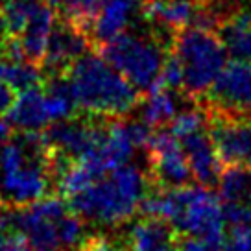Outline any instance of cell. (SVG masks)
Segmentation results:
<instances>
[{
	"label": "cell",
	"mask_w": 251,
	"mask_h": 251,
	"mask_svg": "<svg viewBox=\"0 0 251 251\" xmlns=\"http://www.w3.org/2000/svg\"><path fill=\"white\" fill-rule=\"evenodd\" d=\"M142 216H155L172 224L177 233L194 236L220 251L226 235L224 201L205 185L159 188L142 200Z\"/></svg>",
	"instance_id": "obj_1"
},
{
	"label": "cell",
	"mask_w": 251,
	"mask_h": 251,
	"mask_svg": "<svg viewBox=\"0 0 251 251\" xmlns=\"http://www.w3.org/2000/svg\"><path fill=\"white\" fill-rule=\"evenodd\" d=\"M54 183V150L43 131H19L0 150V198L23 207L48 196Z\"/></svg>",
	"instance_id": "obj_2"
},
{
	"label": "cell",
	"mask_w": 251,
	"mask_h": 251,
	"mask_svg": "<svg viewBox=\"0 0 251 251\" xmlns=\"http://www.w3.org/2000/svg\"><path fill=\"white\" fill-rule=\"evenodd\" d=\"M146 194L148 176L139 166L127 163L98 176L65 201L89 224L115 227L133 218Z\"/></svg>",
	"instance_id": "obj_3"
},
{
	"label": "cell",
	"mask_w": 251,
	"mask_h": 251,
	"mask_svg": "<svg viewBox=\"0 0 251 251\" xmlns=\"http://www.w3.org/2000/svg\"><path fill=\"white\" fill-rule=\"evenodd\" d=\"M61 76L69 81L78 109L87 115L122 118L141 103V91L100 54L85 52Z\"/></svg>",
	"instance_id": "obj_4"
},
{
	"label": "cell",
	"mask_w": 251,
	"mask_h": 251,
	"mask_svg": "<svg viewBox=\"0 0 251 251\" xmlns=\"http://www.w3.org/2000/svg\"><path fill=\"white\" fill-rule=\"evenodd\" d=\"M0 227L23 233L31 251H69L87 238L83 220L57 196H45L23 207H2Z\"/></svg>",
	"instance_id": "obj_5"
},
{
	"label": "cell",
	"mask_w": 251,
	"mask_h": 251,
	"mask_svg": "<svg viewBox=\"0 0 251 251\" xmlns=\"http://www.w3.org/2000/svg\"><path fill=\"white\" fill-rule=\"evenodd\" d=\"M170 52L183 67V91L198 102L209 93L227 63V48L218 33L198 26L177 31Z\"/></svg>",
	"instance_id": "obj_6"
},
{
	"label": "cell",
	"mask_w": 251,
	"mask_h": 251,
	"mask_svg": "<svg viewBox=\"0 0 251 251\" xmlns=\"http://www.w3.org/2000/svg\"><path fill=\"white\" fill-rule=\"evenodd\" d=\"M98 52L139 91L155 85L168 55L163 37L129 31L98 47Z\"/></svg>",
	"instance_id": "obj_7"
},
{
	"label": "cell",
	"mask_w": 251,
	"mask_h": 251,
	"mask_svg": "<svg viewBox=\"0 0 251 251\" xmlns=\"http://www.w3.org/2000/svg\"><path fill=\"white\" fill-rule=\"evenodd\" d=\"M201 100L211 113H251V63L236 57L226 63Z\"/></svg>",
	"instance_id": "obj_8"
},
{
	"label": "cell",
	"mask_w": 251,
	"mask_h": 251,
	"mask_svg": "<svg viewBox=\"0 0 251 251\" xmlns=\"http://www.w3.org/2000/svg\"><path fill=\"white\" fill-rule=\"evenodd\" d=\"M150 177L159 188H176L190 183L192 172L188 166L181 141L166 129L151 133L146 146Z\"/></svg>",
	"instance_id": "obj_9"
},
{
	"label": "cell",
	"mask_w": 251,
	"mask_h": 251,
	"mask_svg": "<svg viewBox=\"0 0 251 251\" xmlns=\"http://www.w3.org/2000/svg\"><path fill=\"white\" fill-rule=\"evenodd\" d=\"M91 45L93 43L85 30L63 19L61 23H55L50 33L41 69L50 72V76H61L79 55L85 54Z\"/></svg>",
	"instance_id": "obj_10"
},
{
	"label": "cell",
	"mask_w": 251,
	"mask_h": 251,
	"mask_svg": "<svg viewBox=\"0 0 251 251\" xmlns=\"http://www.w3.org/2000/svg\"><path fill=\"white\" fill-rule=\"evenodd\" d=\"M144 0H102L87 28L94 47H102L111 39L122 35L142 17Z\"/></svg>",
	"instance_id": "obj_11"
},
{
	"label": "cell",
	"mask_w": 251,
	"mask_h": 251,
	"mask_svg": "<svg viewBox=\"0 0 251 251\" xmlns=\"http://www.w3.org/2000/svg\"><path fill=\"white\" fill-rule=\"evenodd\" d=\"M181 146L185 150L192 179H196L200 185H205V187L216 185L220 174L224 170V163L220 161L211 133L205 129V131L190 135L181 141Z\"/></svg>",
	"instance_id": "obj_12"
},
{
	"label": "cell",
	"mask_w": 251,
	"mask_h": 251,
	"mask_svg": "<svg viewBox=\"0 0 251 251\" xmlns=\"http://www.w3.org/2000/svg\"><path fill=\"white\" fill-rule=\"evenodd\" d=\"M201 0H144L142 17L170 33L194 26Z\"/></svg>",
	"instance_id": "obj_13"
},
{
	"label": "cell",
	"mask_w": 251,
	"mask_h": 251,
	"mask_svg": "<svg viewBox=\"0 0 251 251\" xmlns=\"http://www.w3.org/2000/svg\"><path fill=\"white\" fill-rule=\"evenodd\" d=\"M177 231L172 224L155 216H142L127 235V251H179Z\"/></svg>",
	"instance_id": "obj_14"
},
{
	"label": "cell",
	"mask_w": 251,
	"mask_h": 251,
	"mask_svg": "<svg viewBox=\"0 0 251 251\" xmlns=\"http://www.w3.org/2000/svg\"><path fill=\"white\" fill-rule=\"evenodd\" d=\"M218 35L227 48V54L236 59L251 61V11L240 9L227 15L218 26Z\"/></svg>",
	"instance_id": "obj_15"
},
{
	"label": "cell",
	"mask_w": 251,
	"mask_h": 251,
	"mask_svg": "<svg viewBox=\"0 0 251 251\" xmlns=\"http://www.w3.org/2000/svg\"><path fill=\"white\" fill-rule=\"evenodd\" d=\"M146 98L141 103V120L150 127H161L170 124V120L177 113V102L174 91L163 85H153L146 91Z\"/></svg>",
	"instance_id": "obj_16"
},
{
	"label": "cell",
	"mask_w": 251,
	"mask_h": 251,
	"mask_svg": "<svg viewBox=\"0 0 251 251\" xmlns=\"http://www.w3.org/2000/svg\"><path fill=\"white\" fill-rule=\"evenodd\" d=\"M216 185L224 203H251V168L226 166Z\"/></svg>",
	"instance_id": "obj_17"
},
{
	"label": "cell",
	"mask_w": 251,
	"mask_h": 251,
	"mask_svg": "<svg viewBox=\"0 0 251 251\" xmlns=\"http://www.w3.org/2000/svg\"><path fill=\"white\" fill-rule=\"evenodd\" d=\"M209 111L205 107H190V109H183L179 113H176V117L170 120V133L176 137V139H187L190 135L200 133V131H205L207 126H209Z\"/></svg>",
	"instance_id": "obj_18"
},
{
	"label": "cell",
	"mask_w": 251,
	"mask_h": 251,
	"mask_svg": "<svg viewBox=\"0 0 251 251\" xmlns=\"http://www.w3.org/2000/svg\"><path fill=\"white\" fill-rule=\"evenodd\" d=\"M50 4L61 11V17L65 21L76 24L87 31L102 0H50Z\"/></svg>",
	"instance_id": "obj_19"
},
{
	"label": "cell",
	"mask_w": 251,
	"mask_h": 251,
	"mask_svg": "<svg viewBox=\"0 0 251 251\" xmlns=\"http://www.w3.org/2000/svg\"><path fill=\"white\" fill-rule=\"evenodd\" d=\"M220 251H251V220L226 224Z\"/></svg>",
	"instance_id": "obj_20"
},
{
	"label": "cell",
	"mask_w": 251,
	"mask_h": 251,
	"mask_svg": "<svg viewBox=\"0 0 251 251\" xmlns=\"http://www.w3.org/2000/svg\"><path fill=\"white\" fill-rule=\"evenodd\" d=\"M0 251H31V248L23 233L0 227Z\"/></svg>",
	"instance_id": "obj_21"
},
{
	"label": "cell",
	"mask_w": 251,
	"mask_h": 251,
	"mask_svg": "<svg viewBox=\"0 0 251 251\" xmlns=\"http://www.w3.org/2000/svg\"><path fill=\"white\" fill-rule=\"evenodd\" d=\"M78 251H127V248L120 246L118 242L111 240L107 236L94 235L87 236L85 240L81 242V246L78 248Z\"/></svg>",
	"instance_id": "obj_22"
},
{
	"label": "cell",
	"mask_w": 251,
	"mask_h": 251,
	"mask_svg": "<svg viewBox=\"0 0 251 251\" xmlns=\"http://www.w3.org/2000/svg\"><path fill=\"white\" fill-rule=\"evenodd\" d=\"M17 100V91L8 81L0 79V115H8V111L13 107Z\"/></svg>",
	"instance_id": "obj_23"
},
{
	"label": "cell",
	"mask_w": 251,
	"mask_h": 251,
	"mask_svg": "<svg viewBox=\"0 0 251 251\" xmlns=\"http://www.w3.org/2000/svg\"><path fill=\"white\" fill-rule=\"evenodd\" d=\"M179 251H218V250H214L211 244L203 242V240H200V238L187 236L185 240L179 242Z\"/></svg>",
	"instance_id": "obj_24"
},
{
	"label": "cell",
	"mask_w": 251,
	"mask_h": 251,
	"mask_svg": "<svg viewBox=\"0 0 251 251\" xmlns=\"http://www.w3.org/2000/svg\"><path fill=\"white\" fill-rule=\"evenodd\" d=\"M9 139H11V126H9L6 120L0 118V150H2V146H4Z\"/></svg>",
	"instance_id": "obj_25"
},
{
	"label": "cell",
	"mask_w": 251,
	"mask_h": 251,
	"mask_svg": "<svg viewBox=\"0 0 251 251\" xmlns=\"http://www.w3.org/2000/svg\"><path fill=\"white\" fill-rule=\"evenodd\" d=\"M8 37V31H6V23H4V17H2V11H0V45L2 41Z\"/></svg>",
	"instance_id": "obj_26"
},
{
	"label": "cell",
	"mask_w": 251,
	"mask_h": 251,
	"mask_svg": "<svg viewBox=\"0 0 251 251\" xmlns=\"http://www.w3.org/2000/svg\"><path fill=\"white\" fill-rule=\"evenodd\" d=\"M2 205H4V201H2V198H0V209H2Z\"/></svg>",
	"instance_id": "obj_27"
}]
</instances>
